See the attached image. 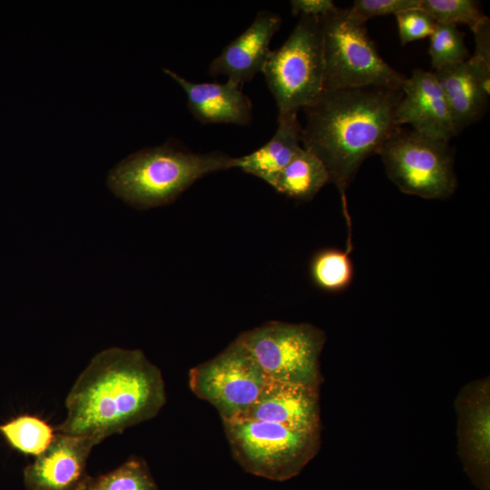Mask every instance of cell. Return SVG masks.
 Returning <instances> with one entry per match:
<instances>
[{"mask_svg":"<svg viewBox=\"0 0 490 490\" xmlns=\"http://www.w3.org/2000/svg\"><path fill=\"white\" fill-rule=\"evenodd\" d=\"M184 91L188 108L202 123H232L247 125L252 119V103L240 85L226 83H193L164 68Z\"/></svg>","mask_w":490,"mask_h":490,"instance_id":"cell-16","label":"cell"},{"mask_svg":"<svg viewBox=\"0 0 490 490\" xmlns=\"http://www.w3.org/2000/svg\"><path fill=\"white\" fill-rule=\"evenodd\" d=\"M235 162L219 151L196 153L167 142L129 155L110 171L107 184L128 204L150 209L173 201L205 175L235 168Z\"/></svg>","mask_w":490,"mask_h":490,"instance_id":"cell-3","label":"cell"},{"mask_svg":"<svg viewBox=\"0 0 490 490\" xmlns=\"http://www.w3.org/2000/svg\"><path fill=\"white\" fill-rule=\"evenodd\" d=\"M85 490H158V487L145 461L132 457L106 474L91 476Z\"/></svg>","mask_w":490,"mask_h":490,"instance_id":"cell-21","label":"cell"},{"mask_svg":"<svg viewBox=\"0 0 490 490\" xmlns=\"http://www.w3.org/2000/svg\"><path fill=\"white\" fill-rule=\"evenodd\" d=\"M96 444L90 438L56 433L49 446L24 469L26 490H85L87 460Z\"/></svg>","mask_w":490,"mask_h":490,"instance_id":"cell-11","label":"cell"},{"mask_svg":"<svg viewBox=\"0 0 490 490\" xmlns=\"http://www.w3.org/2000/svg\"><path fill=\"white\" fill-rule=\"evenodd\" d=\"M313 283L327 292H340L348 289L354 276L349 252L335 248L317 251L309 263Z\"/></svg>","mask_w":490,"mask_h":490,"instance_id":"cell-20","label":"cell"},{"mask_svg":"<svg viewBox=\"0 0 490 490\" xmlns=\"http://www.w3.org/2000/svg\"><path fill=\"white\" fill-rule=\"evenodd\" d=\"M475 40L474 55L490 64V22L485 16L472 29Z\"/></svg>","mask_w":490,"mask_h":490,"instance_id":"cell-27","label":"cell"},{"mask_svg":"<svg viewBox=\"0 0 490 490\" xmlns=\"http://www.w3.org/2000/svg\"><path fill=\"white\" fill-rule=\"evenodd\" d=\"M324 50L320 17L300 15L289 37L271 50L262 70L279 115L298 113L324 87Z\"/></svg>","mask_w":490,"mask_h":490,"instance_id":"cell-6","label":"cell"},{"mask_svg":"<svg viewBox=\"0 0 490 490\" xmlns=\"http://www.w3.org/2000/svg\"><path fill=\"white\" fill-rule=\"evenodd\" d=\"M240 418L320 430L319 387L267 377L259 397Z\"/></svg>","mask_w":490,"mask_h":490,"instance_id":"cell-13","label":"cell"},{"mask_svg":"<svg viewBox=\"0 0 490 490\" xmlns=\"http://www.w3.org/2000/svg\"><path fill=\"white\" fill-rule=\"evenodd\" d=\"M266 381L261 368L238 338L189 372L192 393L211 403L222 421L241 417L255 403Z\"/></svg>","mask_w":490,"mask_h":490,"instance_id":"cell-9","label":"cell"},{"mask_svg":"<svg viewBox=\"0 0 490 490\" xmlns=\"http://www.w3.org/2000/svg\"><path fill=\"white\" fill-rule=\"evenodd\" d=\"M420 8L436 23L465 24L471 30L486 16L480 3L474 0H422Z\"/></svg>","mask_w":490,"mask_h":490,"instance_id":"cell-23","label":"cell"},{"mask_svg":"<svg viewBox=\"0 0 490 490\" xmlns=\"http://www.w3.org/2000/svg\"><path fill=\"white\" fill-rule=\"evenodd\" d=\"M394 113L396 125L409 124L426 137L447 141L456 135L444 92L433 72L415 69L401 87Z\"/></svg>","mask_w":490,"mask_h":490,"instance_id":"cell-12","label":"cell"},{"mask_svg":"<svg viewBox=\"0 0 490 490\" xmlns=\"http://www.w3.org/2000/svg\"><path fill=\"white\" fill-rule=\"evenodd\" d=\"M402 89L365 86L323 90L304 107L306 124L300 142L326 167L329 182L337 187L348 228L346 250L350 253L351 219L347 190L363 162L378 154L400 127L394 122Z\"/></svg>","mask_w":490,"mask_h":490,"instance_id":"cell-1","label":"cell"},{"mask_svg":"<svg viewBox=\"0 0 490 490\" xmlns=\"http://www.w3.org/2000/svg\"><path fill=\"white\" fill-rule=\"evenodd\" d=\"M166 402L161 370L139 349L109 348L78 376L66 399V416L56 433L106 437L152 419Z\"/></svg>","mask_w":490,"mask_h":490,"instance_id":"cell-2","label":"cell"},{"mask_svg":"<svg viewBox=\"0 0 490 490\" xmlns=\"http://www.w3.org/2000/svg\"><path fill=\"white\" fill-rule=\"evenodd\" d=\"M489 380L466 386L456 399L459 454L480 490H489Z\"/></svg>","mask_w":490,"mask_h":490,"instance_id":"cell-10","label":"cell"},{"mask_svg":"<svg viewBox=\"0 0 490 490\" xmlns=\"http://www.w3.org/2000/svg\"><path fill=\"white\" fill-rule=\"evenodd\" d=\"M281 17L271 11H260L250 25L230 42L209 66L213 77L226 75L240 86L261 73L270 55V44L281 26Z\"/></svg>","mask_w":490,"mask_h":490,"instance_id":"cell-15","label":"cell"},{"mask_svg":"<svg viewBox=\"0 0 490 490\" xmlns=\"http://www.w3.org/2000/svg\"><path fill=\"white\" fill-rule=\"evenodd\" d=\"M429 37L428 53L433 71L456 65L471 57L465 34L455 24L436 23Z\"/></svg>","mask_w":490,"mask_h":490,"instance_id":"cell-22","label":"cell"},{"mask_svg":"<svg viewBox=\"0 0 490 490\" xmlns=\"http://www.w3.org/2000/svg\"><path fill=\"white\" fill-rule=\"evenodd\" d=\"M268 378L320 386L319 357L325 333L307 323L270 321L237 338Z\"/></svg>","mask_w":490,"mask_h":490,"instance_id":"cell-8","label":"cell"},{"mask_svg":"<svg viewBox=\"0 0 490 490\" xmlns=\"http://www.w3.org/2000/svg\"><path fill=\"white\" fill-rule=\"evenodd\" d=\"M324 50L323 90L380 86L401 89L406 76L385 62L365 23L336 7L320 17Z\"/></svg>","mask_w":490,"mask_h":490,"instance_id":"cell-5","label":"cell"},{"mask_svg":"<svg viewBox=\"0 0 490 490\" xmlns=\"http://www.w3.org/2000/svg\"><path fill=\"white\" fill-rule=\"evenodd\" d=\"M395 16L403 45L430 36L436 24V21L420 7L405 10Z\"/></svg>","mask_w":490,"mask_h":490,"instance_id":"cell-25","label":"cell"},{"mask_svg":"<svg viewBox=\"0 0 490 490\" xmlns=\"http://www.w3.org/2000/svg\"><path fill=\"white\" fill-rule=\"evenodd\" d=\"M446 96L456 135L485 113L490 94V64L471 55L453 66L433 71Z\"/></svg>","mask_w":490,"mask_h":490,"instance_id":"cell-14","label":"cell"},{"mask_svg":"<svg viewBox=\"0 0 490 490\" xmlns=\"http://www.w3.org/2000/svg\"><path fill=\"white\" fill-rule=\"evenodd\" d=\"M0 434L12 449L36 457L49 446L56 432L41 417L22 414L0 424Z\"/></svg>","mask_w":490,"mask_h":490,"instance_id":"cell-19","label":"cell"},{"mask_svg":"<svg viewBox=\"0 0 490 490\" xmlns=\"http://www.w3.org/2000/svg\"><path fill=\"white\" fill-rule=\"evenodd\" d=\"M329 182L322 162L301 147L270 185L278 192L298 201H310Z\"/></svg>","mask_w":490,"mask_h":490,"instance_id":"cell-18","label":"cell"},{"mask_svg":"<svg viewBox=\"0 0 490 490\" xmlns=\"http://www.w3.org/2000/svg\"><path fill=\"white\" fill-rule=\"evenodd\" d=\"M422 0H356L348 9L350 16L365 23L375 16L397 15L405 10L419 8Z\"/></svg>","mask_w":490,"mask_h":490,"instance_id":"cell-24","label":"cell"},{"mask_svg":"<svg viewBox=\"0 0 490 490\" xmlns=\"http://www.w3.org/2000/svg\"><path fill=\"white\" fill-rule=\"evenodd\" d=\"M378 155L387 177L404 193L446 199L456 189L453 152L447 141L400 127L384 143Z\"/></svg>","mask_w":490,"mask_h":490,"instance_id":"cell-7","label":"cell"},{"mask_svg":"<svg viewBox=\"0 0 490 490\" xmlns=\"http://www.w3.org/2000/svg\"><path fill=\"white\" fill-rule=\"evenodd\" d=\"M290 5L294 15L318 17L327 15L337 7L331 0H291Z\"/></svg>","mask_w":490,"mask_h":490,"instance_id":"cell-26","label":"cell"},{"mask_svg":"<svg viewBox=\"0 0 490 490\" xmlns=\"http://www.w3.org/2000/svg\"><path fill=\"white\" fill-rule=\"evenodd\" d=\"M301 128L298 113L279 115L278 127L271 139L256 151L236 158L235 168L271 185L301 149Z\"/></svg>","mask_w":490,"mask_h":490,"instance_id":"cell-17","label":"cell"},{"mask_svg":"<svg viewBox=\"0 0 490 490\" xmlns=\"http://www.w3.org/2000/svg\"><path fill=\"white\" fill-rule=\"evenodd\" d=\"M222 423L233 458L246 472L267 479L296 476L319 449L320 430L244 418Z\"/></svg>","mask_w":490,"mask_h":490,"instance_id":"cell-4","label":"cell"}]
</instances>
